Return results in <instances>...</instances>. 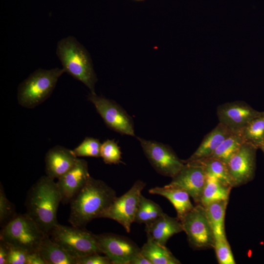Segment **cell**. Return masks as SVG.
Wrapping results in <instances>:
<instances>
[{"label":"cell","instance_id":"cell-1","mask_svg":"<svg viewBox=\"0 0 264 264\" xmlns=\"http://www.w3.org/2000/svg\"><path fill=\"white\" fill-rule=\"evenodd\" d=\"M115 190L104 181L90 176L70 201L68 221L84 227L96 218H101L116 197Z\"/></svg>","mask_w":264,"mask_h":264},{"label":"cell","instance_id":"cell-2","mask_svg":"<svg viewBox=\"0 0 264 264\" xmlns=\"http://www.w3.org/2000/svg\"><path fill=\"white\" fill-rule=\"evenodd\" d=\"M62 196L54 179L43 176L28 192L25 202L26 214L48 235L58 223L57 214Z\"/></svg>","mask_w":264,"mask_h":264},{"label":"cell","instance_id":"cell-3","mask_svg":"<svg viewBox=\"0 0 264 264\" xmlns=\"http://www.w3.org/2000/svg\"><path fill=\"white\" fill-rule=\"evenodd\" d=\"M56 55L65 72L81 82L95 94L97 81L90 55L73 36H69L57 42Z\"/></svg>","mask_w":264,"mask_h":264},{"label":"cell","instance_id":"cell-4","mask_svg":"<svg viewBox=\"0 0 264 264\" xmlns=\"http://www.w3.org/2000/svg\"><path fill=\"white\" fill-rule=\"evenodd\" d=\"M64 73V69L59 67L35 70L19 85L18 103L27 109L39 106L49 97Z\"/></svg>","mask_w":264,"mask_h":264},{"label":"cell","instance_id":"cell-5","mask_svg":"<svg viewBox=\"0 0 264 264\" xmlns=\"http://www.w3.org/2000/svg\"><path fill=\"white\" fill-rule=\"evenodd\" d=\"M46 234L25 213L17 215L2 227L0 240L28 252H36Z\"/></svg>","mask_w":264,"mask_h":264},{"label":"cell","instance_id":"cell-6","mask_svg":"<svg viewBox=\"0 0 264 264\" xmlns=\"http://www.w3.org/2000/svg\"><path fill=\"white\" fill-rule=\"evenodd\" d=\"M72 257L77 259L88 255L100 253L95 234L78 227L58 223L49 234Z\"/></svg>","mask_w":264,"mask_h":264},{"label":"cell","instance_id":"cell-7","mask_svg":"<svg viewBox=\"0 0 264 264\" xmlns=\"http://www.w3.org/2000/svg\"><path fill=\"white\" fill-rule=\"evenodd\" d=\"M180 221L191 247L202 249L214 247V234L204 206L196 204Z\"/></svg>","mask_w":264,"mask_h":264},{"label":"cell","instance_id":"cell-8","mask_svg":"<svg viewBox=\"0 0 264 264\" xmlns=\"http://www.w3.org/2000/svg\"><path fill=\"white\" fill-rule=\"evenodd\" d=\"M146 185V183L141 180H136L124 194L115 198L101 218H108L117 221L129 233L131 225L134 222L142 191Z\"/></svg>","mask_w":264,"mask_h":264},{"label":"cell","instance_id":"cell-9","mask_svg":"<svg viewBox=\"0 0 264 264\" xmlns=\"http://www.w3.org/2000/svg\"><path fill=\"white\" fill-rule=\"evenodd\" d=\"M136 138L151 165L158 174L172 178L184 166L183 160L177 157L169 145L139 137Z\"/></svg>","mask_w":264,"mask_h":264},{"label":"cell","instance_id":"cell-10","mask_svg":"<svg viewBox=\"0 0 264 264\" xmlns=\"http://www.w3.org/2000/svg\"><path fill=\"white\" fill-rule=\"evenodd\" d=\"M88 99L109 128L122 134L135 136L132 118L119 104L96 93H89Z\"/></svg>","mask_w":264,"mask_h":264},{"label":"cell","instance_id":"cell-11","mask_svg":"<svg viewBox=\"0 0 264 264\" xmlns=\"http://www.w3.org/2000/svg\"><path fill=\"white\" fill-rule=\"evenodd\" d=\"M98 248L112 264H130L140 248L129 238L113 233L95 234Z\"/></svg>","mask_w":264,"mask_h":264},{"label":"cell","instance_id":"cell-12","mask_svg":"<svg viewBox=\"0 0 264 264\" xmlns=\"http://www.w3.org/2000/svg\"><path fill=\"white\" fill-rule=\"evenodd\" d=\"M253 146L244 142L227 163L233 187L246 184L255 176L256 151Z\"/></svg>","mask_w":264,"mask_h":264},{"label":"cell","instance_id":"cell-13","mask_svg":"<svg viewBox=\"0 0 264 264\" xmlns=\"http://www.w3.org/2000/svg\"><path fill=\"white\" fill-rule=\"evenodd\" d=\"M261 112L243 101L226 103L219 105L217 109L219 123L236 133H240L243 128Z\"/></svg>","mask_w":264,"mask_h":264},{"label":"cell","instance_id":"cell-14","mask_svg":"<svg viewBox=\"0 0 264 264\" xmlns=\"http://www.w3.org/2000/svg\"><path fill=\"white\" fill-rule=\"evenodd\" d=\"M184 166L173 177L169 185L186 191L196 204H199L206 174L201 165L195 161Z\"/></svg>","mask_w":264,"mask_h":264},{"label":"cell","instance_id":"cell-15","mask_svg":"<svg viewBox=\"0 0 264 264\" xmlns=\"http://www.w3.org/2000/svg\"><path fill=\"white\" fill-rule=\"evenodd\" d=\"M90 177L88 162L78 157L73 167L56 182L61 194L62 202H70Z\"/></svg>","mask_w":264,"mask_h":264},{"label":"cell","instance_id":"cell-16","mask_svg":"<svg viewBox=\"0 0 264 264\" xmlns=\"http://www.w3.org/2000/svg\"><path fill=\"white\" fill-rule=\"evenodd\" d=\"M78 157L72 150L61 146H56L48 150L44 162L46 176L59 179L75 165Z\"/></svg>","mask_w":264,"mask_h":264},{"label":"cell","instance_id":"cell-17","mask_svg":"<svg viewBox=\"0 0 264 264\" xmlns=\"http://www.w3.org/2000/svg\"><path fill=\"white\" fill-rule=\"evenodd\" d=\"M147 238L166 246L168 240L174 235L183 231L180 221L163 213L154 221L145 224Z\"/></svg>","mask_w":264,"mask_h":264},{"label":"cell","instance_id":"cell-18","mask_svg":"<svg viewBox=\"0 0 264 264\" xmlns=\"http://www.w3.org/2000/svg\"><path fill=\"white\" fill-rule=\"evenodd\" d=\"M227 127L219 123L218 124L202 139L200 144L184 163L198 161L210 157L220 143L233 133Z\"/></svg>","mask_w":264,"mask_h":264},{"label":"cell","instance_id":"cell-19","mask_svg":"<svg viewBox=\"0 0 264 264\" xmlns=\"http://www.w3.org/2000/svg\"><path fill=\"white\" fill-rule=\"evenodd\" d=\"M149 193L165 197L173 204L180 220L194 207L190 199L189 195L184 190L169 184L163 187H155L149 190Z\"/></svg>","mask_w":264,"mask_h":264},{"label":"cell","instance_id":"cell-20","mask_svg":"<svg viewBox=\"0 0 264 264\" xmlns=\"http://www.w3.org/2000/svg\"><path fill=\"white\" fill-rule=\"evenodd\" d=\"M46 264H77L72 257L46 234L38 250Z\"/></svg>","mask_w":264,"mask_h":264},{"label":"cell","instance_id":"cell-21","mask_svg":"<svg viewBox=\"0 0 264 264\" xmlns=\"http://www.w3.org/2000/svg\"><path fill=\"white\" fill-rule=\"evenodd\" d=\"M140 252L152 264H181L166 246L161 245L149 238H147L146 242L140 248Z\"/></svg>","mask_w":264,"mask_h":264},{"label":"cell","instance_id":"cell-22","mask_svg":"<svg viewBox=\"0 0 264 264\" xmlns=\"http://www.w3.org/2000/svg\"><path fill=\"white\" fill-rule=\"evenodd\" d=\"M231 188L216 178L206 175L199 204L204 206L215 201L228 200Z\"/></svg>","mask_w":264,"mask_h":264},{"label":"cell","instance_id":"cell-23","mask_svg":"<svg viewBox=\"0 0 264 264\" xmlns=\"http://www.w3.org/2000/svg\"><path fill=\"white\" fill-rule=\"evenodd\" d=\"M228 201L227 200L215 201L204 206L215 237L226 236L224 218Z\"/></svg>","mask_w":264,"mask_h":264},{"label":"cell","instance_id":"cell-24","mask_svg":"<svg viewBox=\"0 0 264 264\" xmlns=\"http://www.w3.org/2000/svg\"><path fill=\"white\" fill-rule=\"evenodd\" d=\"M240 134L244 142L260 149L264 141V111L252 119Z\"/></svg>","mask_w":264,"mask_h":264},{"label":"cell","instance_id":"cell-25","mask_svg":"<svg viewBox=\"0 0 264 264\" xmlns=\"http://www.w3.org/2000/svg\"><path fill=\"white\" fill-rule=\"evenodd\" d=\"M195 162L202 166L206 175L213 176L223 184L232 188L234 187L226 163L212 157H208Z\"/></svg>","mask_w":264,"mask_h":264},{"label":"cell","instance_id":"cell-26","mask_svg":"<svg viewBox=\"0 0 264 264\" xmlns=\"http://www.w3.org/2000/svg\"><path fill=\"white\" fill-rule=\"evenodd\" d=\"M163 213L158 204L141 195L134 222L146 224L154 221Z\"/></svg>","mask_w":264,"mask_h":264},{"label":"cell","instance_id":"cell-27","mask_svg":"<svg viewBox=\"0 0 264 264\" xmlns=\"http://www.w3.org/2000/svg\"><path fill=\"white\" fill-rule=\"evenodd\" d=\"M244 142L240 133H233L220 143L210 157L216 158L227 164Z\"/></svg>","mask_w":264,"mask_h":264},{"label":"cell","instance_id":"cell-28","mask_svg":"<svg viewBox=\"0 0 264 264\" xmlns=\"http://www.w3.org/2000/svg\"><path fill=\"white\" fill-rule=\"evenodd\" d=\"M101 144L99 140L97 138L86 137L72 152L77 157H99Z\"/></svg>","mask_w":264,"mask_h":264},{"label":"cell","instance_id":"cell-29","mask_svg":"<svg viewBox=\"0 0 264 264\" xmlns=\"http://www.w3.org/2000/svg\"><path fill=\"white\" fill-rule=\"evenodd\" d=\"M120 147L114 139H107L101 146L100 157L107 164H118L123 163L121 161Z\"/></svg>","mask_w":264,"mask_h":264},{"label":"cell","instance_id":"cell-30","mask_svg":"<svg viewBox=\"0 0 264 264\" xmlns=\"http://www.w3.org/2000/svg\"><path fill=\"white\" fill-rule=\"evenodd\" d=\"M213 248L220 264H236L226 236H215Z\"/></svg>","mask_w":264,"mask_h":264},{"label":"cell","instance_id":"cell-31","mask_svg":"<svg viewBox=\"0 0 264 264\" xmlns=\"http://www.w3.org/2000/svg\"><path fill=\"white\" fill-rule=\"evenodd\" d=\"M0 185V223L3 227L17 214L13 204L6 197L1 184Z\"/></svg>","mask_w":264,"mask_h":264},{"label":"cell","instance_id":"cell-32","mask_svg":"<svg viewBox=\"0 0 264 264\" xmlns=\"http://www.w3.org/2000/svg\"><path fill=\"white\" fill-rule=\"evenodd\" d=\"M8 246L9 253L7 264H26L28 252L9 244Z\"/></svg>","mask_w":264,"mask_h":264},{"label":"cell","instance_id":"cell-33","mask_svg":"<svg viewBox=\"0 0 264 264\" xmlns=\"http://www.w3.org/2000/svg\"><path fill=\"white\" fill-rule=\"evenodd\" d=\"M100 253L88 255L77 259V264H111V262L106 256Z\"/></svg>","mask_w":264,"mask_h":264},{"label":"cell","instance_id":"cell-34","mask_svg":"<svg viewBox=\"0 0 264 264\" xmlns=\"http://www.w3.org/2000/svg\"><path fill=\"white\" fill-rule=\"evenodd\" d=\"M26 264H46L38 251L28 252Z\"/></svg>","mask_w":264,"mask_h":264},{"label":"cell","instance_id":"cell-35","mask_svg":"<svg viewBox=\"0 0 264 264\" xmlns=\"http://www.w3.org/2000/svg\"><path fill=\"white\" fill-rule=\"evenodd\" d=\"M8 253V244L0 240V264H7Z\"/></svg>","mask_w":264,"mask_h":264},{"label":"cell","instance_id":"cell-36","mask_svg":"<svg viewBox=\"0 0 264 264\" xmlns=\"http://www.w3.org/2000/svg\"><path fill=\"white\" fill-rule=\"evenodd\" d=\"M130 264H152L140 251L137 253L131 260Z\"/></svg>","mask_w":264,"mask_h":264},{"label":"cell","instance_id":"cell-37","mask_svg":"<svg viewBox=\"0 0 264 264\" xmlns=\"http://www.w3.org/2000/svg\"><path fill=\"white\" fill-rule=\"evenodd\" d=\"M260 149H261V150L263 151V152L264 153V141L263 142V143H262L261 147H260Z\"/></svg>","mask_w":264,"mask_h":264}]
</instances>
